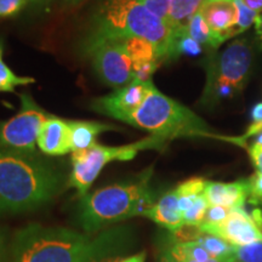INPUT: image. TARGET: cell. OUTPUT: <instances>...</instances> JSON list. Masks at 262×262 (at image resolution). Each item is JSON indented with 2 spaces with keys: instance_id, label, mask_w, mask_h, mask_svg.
<instances>
[{
  "instance_id": "8d00e7d4",
  "label": "cell",
  "mask_w": 262,
  "mask_h": 262,
  "mask_svg": "<svg viewBox=\"0 0 262 262\" xmlns=\"http://www.w3.org/2000/svg\"><path fill=\"white\" fill-rule=\"evenodd\" d=\"M158 262H178V261H176L175 258H173L172 255L170 254L169 249L165 248V249H163L162 253H160Z\"/></svg>"
},
{
  "instance_id": "e575fe53",
  "label": "cell",
  "mask_w": 262,
  "mask_h": 262,
  "mask_svg": "<svg viewBox=\"0 0 262 262\" xmlns=\"http://www.w3.org/2000/svg\"><path fill=\"white\" fill-rule=\"evenodd\" d=\"M145 261H146V251H141V253L131 255L129 257L119 258L117 262H145Z\"/></svg>"
},
{
  "instance_id": "f35d334b",
  "label": "cell",
  "mask_w": 262,
  "mask_h": 262,
  "mask_svg": "<svg viewBox=\"0 0 262 262\" xmlns=\"http://www.w3.org/2000/svg\"><path fill=\"white\" fill-rule=\"evenodd\" d=\"M52 2L54 0H31V4H33L35 6V8L38 9H48L49 6L52 4Z\"/></svg>"
},
{
  "instance_id": "9a60e30c",
  "label": "cell",
  "mask_w": 262,
  "mask_h": 262,
  "mask_svg": "<svg viewBox=\"0 0 262 262\" xmlns=\"http://www.w3.org/2000/svg\"><path fill=\"white\" fill-rule=\"evenodd\" d=\"M145 216L162 227L169 229L171 233H176L183 226V220L179 209V195L175 189L165 193Z\"/></svg>"
},
{
  "instance_id": "52a82bcc",
  "label": "cell",
  "mask_w": 262,
  "mask_h": 262,
  "mask_svg": "<svg viewBox=\"0 0 262 262\" xmlns=\"http://www.w3.org/2000/svg\"><path fill=\"white\" fill-rule=\"evenodd\" d=\"M168 141L162 137L150 135L137 142L124 146H103L100 143L89 149L72 152V171L70 175L71 187L77 189L78 194L84 196L95 180L107 164L112 162H129L145 149L163 150Z\"/></svg>"
},
{
  "instance_id": "d4e9b609",
  "label": "cell",
  "mask_w": 262,
  "mask_h": 262,
  "mask_svg": "<svg viewBox=\"0 0 262 262\" xmlns=\"http://www.w3.org/2000/svg\"><path fill=\"white\" fill-rule=\"evenodd\" d=\"M235 262H262V241L234 247Z\"/></svg>"
},
{
  "instance_id": "484cf974",
  "label": "cell",
  "mask_w": 262,
  "mask_h": 262,
  "mask_svg": "<svg viewBox=\"0 0 262 262\" xmlns=\"http://www.w3.org/2000/svg\"><path fill=\"white\" fill-rule=\"evenodd\" d=\"M208 181L203 178H192L180 183L178 187L175 188L176 193L179 196H193L203 194L205 191Z\"/></svg>"
},
{
  "instance_id": "4fadbf2b",
  "label": "cell",
  "mask_w": 262,
  "mask_h": 262,
  "mask_svg": "<svg viewBox=\"0 0 262 262\" xmlns=\"http://www.w3.org/2000/svg\"><path fill=\"white\" fill-rule=\"evenodd\" d=\"M38 147L48 156H64L72 152L70 120L50 116L42 124Z\"/></svg>"
},
{
  "instance_id": "d6a6232c",
  "label": "cell",
  "mask_w": 262,
  "mask_h": 262,
  "mask_svg": "<svg viewBox=\"0 0 262 262\" xmlns=\"http://www.w3.org/2000/svg\"><path fill=\"white\" fill-rule=\"evenodd\" d=\"M249 156L253 160L256 171L262 172V145L253 142V145L249 147Z\"/></svg>"
},
{
  "instance_id": "7402d4cb",
  "label": "cell",
  "mask_w": 262,
  "mask_h": 262,
  "mask_svg": "<svg viewBox=\"0 0 262 262\" xmlns=\"http://www.w3.org/2000/svg\"><path fill=\"white\" fill-rule=\"evenodd\" d=\"M203 52V47L194 39L189 35L182 33V34L176 35L173 38L172 45V56L178 57L180 55H186V56H198Z\"/></svg>"
},
{
  "instance_id": "3957f363",
  "label": "cell",
  "mask_w": 262,
  "mask_h": 262,
  "mask_svg": "<svg viewBox=\"0 0 262 262\" xmlns=\"http://www.w3.org/2000/svg\"><path fill=\"white\" fill-rule=\"evenodd\" d=\"M133 37L152 42L162 61L173 58L175 37L164 19L149 11L140 0H102L86 41Z\"/></svg>"
},
{
  "instance_id": "5bb4252c",
  "label": "cell",
  "mask_w": 262,
  "mask_h": 262,
  "mask_svg": "<svg viewBox=\"0 0 262 262\" xmlns=\"http://www.w3.org/2000/svg\"><path fill=\"white\" fill-rule=\"evenodd\" d=\"M204 195L209 205H221L228 209L243 208L249 199V179L235 182H209Z\"/></svg>"
},
{
  "instance_id": "603a6c76",
  "label": "cell",
  "mask_w": 262,
  "mask_h": 262,
  "mask_svg": "<svg viewBox=\"0 0 262 262\" xmlns=\"http://www.w3.org/2000/svg\"><path fill=\"white\" fill-rule=\"evenodd\" d=\"M209 208V203L206 201L204 193L201 195H198L195 198V201L193 202V204L189 206L187 211H185L182 214V220L183 225L187 226H201L203 220H204L205 212Z\"/></svg>"
},
{
  "instance_id": "ffe728a7",
  "label": "cell",
  "mask_w": 262,
  "mask_h": 262,
  "mask_svg": "<svg viewBox=\"0 0 262 262\" xmlns=\"http://www.w3.org/2000/svg\"><path fill=\"white\" fill-rule=\"evenodd\" d=\"M196 243L201 244L203 248L211 255V257L220 258V260H234V245H231L224 239L215 234L206 233L202 231L195 238Z\"/></svg>"
},
{
  "instance_id": "74e56055",
  "label": "cell",
  "mask_w": 262,
  "mask_h": 262,
  "mask_svg": "<svg viewBox=\"0 0 262 262\" xmlns=\"http://www.w3.org/2000/svg\"><path fill=\"white\" fill-rule=\"evenodd\" d=\"M84 2H86V0H63L62 6H63V9H75L83 4Z\"/></svg>"
},
{
  "instance_id": "d590c367",
  "label": "cell",
  "mask_w": 262,
  "mask_h": 262,
  "mask_svg": "<svg viewBox=\"0 0 262 262\" xmlns=\"http://www.w3.org/2000/svg\"><path fill=\"white\" fill-rule=\"evenodd\" d=\"M249 9L254 10L257 14H262V0H242Z\"/></svg>"
},
{
  "instance_id": "9c48e42d",
  "label": "cell",
  "mask_w": 262,
  "mask_h": 262,
  "mask_svg": "<svg viewBox=\"0 0 262 262\" xmlns=\"http://www.w3.org/2000/svg\"><path fill=\"white\" fill-rule=\"evenodd\" d=\"M85 51L93 60L95 73L108 86L123 88L134 81V63L116 39L85 42Z\"/></svg>"
},
{
  "instance_id": "f546056e",
  "label": "cell",
  "mask_w": 262,
  "mask_h": 262,
  "mask_svg": "<svg viewBox=\"0 0 262 262\" xmlns=\"http://www.w3.org/2000/svg\"><path fill=\"white\" fill-rule=\"evenodd\" d=\"M143 5L146 6L149 11L158 16L159 18L164 19L168 24L170 3L171 0H140Z\"/></svg>"
},
{
  "instance_id": "cb8c5ba5",
  "label": "cell",
  "mask_w": 262,
  "mask_h": 262,
  "mask_svg": "<svg viewBox=\"0 0 262 262\" xmlns=\"http://www.w3.org/2000/svg\"><path fill=\"white\" fill-rule=\"evenodd\" d=\"M237 5V24L234 27V37L247 31L251 26L255 25L257 16L260 14L255 12L254 10L249 9L242 0H235Z\"/></svg>"
},
{
  "instance_id": "ab89813d",
  "label": "cell",
  "mask_w": 262,
  "mask_h": 262,
  "mask_svg": "<svg viewBox=\"0 0 262 262\" xmlns=\"http://www.w3.org/2000/svg\"><path fill=\"white\" fill-rule=\"evenodd\" d=\"M255 31H256L257 37L262 40V14L258 15L256 21H255Z\"/></svg>"
},
{
  "instance_id": "ac0fdd59",
  "label": "cell",
  "mask_w": 262,
  "mask_h": 262,
  "mask_svg": "<svg viewBox=\"0 0 262 262\" xmlns=\"http://www.w3.org/2000/svg\"><path fill=\"white\" fill-rule=\"evenodd\" d=\"M123 45L126 54L133 61L134 66H139L143 63H150V62H158L162 63V58L159 56V52L152 42L147 41L142 38H122L116 39Z\"/></svg>"
},
{
  "instance_id": "2e32d148",
  "label": "cell",
  "mask_w": 262,
  "mask_h": 262,
  "mask_svg": "<svg viewBox=\"0 0 262 262\" xmlns=\"http://www.w3.org/2000/svg\"><path fill=\"white\" fill-rule=\"evenodd\" d=\"M72 152L89 149L97 143V136L107 131L117 130L116 126L89 120H70Z\"/></svg>"
},
{
  "instance_id": "8992f818",
  "label": "cell",
  "mask_w": 262,
  "mask_h": 262,
  "mask_svg": "<svg viewBox=\"0 0 262 262\" xmlns=\"http://www.w3.org/2000/svg\"><path fill=\"white\" fill-rule=\"evenodd\" d=\"M254 61V45L248 39L232 41L224 51L208 61L206 83L201 106L212 108L242 94Z\"/></svg>"
},
{
  "instance_id": "e0dca14e",
  "label": "cell",
  "mask_w": 262,
  "mask_h": 262,
  "mask_svg": "<svg viewBox=\"0 0 262 262\" xmlns=\"http://www.w3.org/2000/svg\"><path fill=\"white\" fill-rule=\"evenodd\" d=\"M204 0H171L168 17V26L173 37L185 33L188 22L199 11Z\"/></svg>"
},
{
  "instance_id": "44dd1931",
  "label": "cell",
  "mask_w": 262,
  "mask_h": 262,
  "mask_svg": "<svg viewBox=\"0 0 262 262\" xmlns=\"http://www.w3.org/2000/svg\"><path fill=\"white\" fill-rule=\"evenodd\" d=\"M34 78L15 74L4 61L0 60V93H16V88L33 84Z\"/></svg>"
},
{
  "instance_id": "7a4b0ae2",
  "label": "cell",
  "mask_w": 262,
  "mask_h": 262,
  "mask_svg": "<svg viewBox=\"0 0 262 262\" xmlns=\"http://www.w3.org/2000/svg\"><path fill=\"white\" fill-rule=\"evenodd\" d=\"M60 186V175L50 164L0 149V215L35 210L52 201Z\"/></svg>"
},
{
  "instance_id": "b9f144b4",
  "label": "cell",
  "mask_w": 262,
  "mask_h": 262,
  "mask_svg": "<svg viewBox=\"0 0 262 262\" xmlns=\"http://www.w3.org/2000/svg\"><path fill=\"white\" fill-rule=\"evenodd\" d=\"M118 260H119L118 257H111V258H106V260H101L98 262H117Z\"/></svg>"
},
{
  "instance_id": "30bf717a",
  "label": "cell",
  "mask_w": 262,
  "mask_h": 262,
  "mask_svg": "<svg viewBox=\"0 0 262 262\" xmlns=\"http://www.w3.org/2000/svg\"><path fill=\"white\" fill-rule=\"evenodd\" d=\"M199 227L206 233L217 235L234 247L262 241V214L260 210L249 214L244 208L233 209L220 225Z\"/></svg>"
},
{
  "instance_id": "1f68e13d",
  "label": "cell",
  "mask_w": 262,
  "mask_h": 262,
  "mask_svg": "<svg viewBox=\"0 0 262 262\" xmlns=\"http://www.w3.org/2000/svg\"><path fill=\"white\" fill-rule=\"evenodd\" d=\"M251 120L253 123L248 127L247 133L243 136V140L248 139V137L258 135L262 133V102H258L255 104L251 110Z\"/></svg>"
},
{
  "instance_id": "6da1fadb",
  "label": "cell",
  "mask_w": 262,
  "mask_h": 262,
  "mask_svg": "<svg viewBox=\"0 0 262 262\" xmlns=\"http://www.w3.org/2000/svg\"><path fill=\"white\" fill-rule=\"evenodd\" d=\"M130 242L131 231L126 227L93 235L31 224L10 238L4 262H98L117 257Z\"/></svg>"
},
{
  "instance_id": "7c38bea8",
  "label": "cell",
  "mask_w": 262,
  "mask_h": 262,
  "mask_svg": "<svg viewBox=\"0 0 262 262\" xmlns=\"http://www.w3.org/2000/svg\"><path fill=\"white\" fill-rule=\"evenodd\" d=\"M199 12L221 44L234 37L237 24L235 0H204Z\"/></svg>"
},
{
  "instance_id": "83f0119b",
  "label": "cell",
  "mask_w": 262,
  "mask_h": 262,
  "mask_svg": "<svg viewBox=\"0 0 262 262\" xmlns=\"http://www.w3.org/2000/svg\"><path fill=\"white\" fill-rule=\"evenodd\" d=\"M31 0H0V18L16 17Z\"/></svg>"
},
{
  "instance_id": "5b68a950",
  "label": "cell",
  "mask_w": 262,
  "mask_h": 262,
  "mask_svg": "<svg viewBox=\"0 0 262 262\" xmlns=\"http://www.w3.org/2000/svg\"><path fill=\"white\" fill-rule=\"evenodd\" d=\"M127 124L166 140L179 137H212L206 123L189 108L160 93L150 84L147 96Z\"/></svg>"
},
{
  "instance_id": "4dcf8cb0",
  "label": "cell",
  "mask_w": 262,
  "mask_h": 262,
  "mask_svg": "<svg viewBox=\"0 0 262 262\" xmlns=\"http://www.w3.org/2000/svg\"><path fill=\"white\" fill-rule=\"evenodd\" d=\"M160 63L158 62H150V63H143L134 66V81L136 83H147L150 81V78L158 70Z\"/></svg>"
},
{
  "instance_id": "8fae6325",
  "label": "cell",
  "mask_w": 262,
  "mask_h": 262,
  "mask_svg": "<svg viewBox=\"0 0 262 262\" xmlns=\"http://www.w3.org/2000/svg\"><path fill=\"white\" fill-rule=\"evenodd\" d=\"M150 84L152 80L147 83L133 81L125 86L118 88L106 96L94 98L91 102V110L102 116L111 117L127 124L146 98Z\"/></svg>"
},
{
  "instance_id": "836d02e7",
  "label": "cell",
  "mask_w": 262,
  "mask_h": 262,
  "mask_svg": "<svg viewBox=\"0 0 262 262\" xmlns=\"http://www.w3.org/2000/svg\"><path fill=\"white\" fill-rule=\"evenodd\" d=\"M9 233L4 227H0V262H4L9 248Z\"/></svg>"
},
{
  "instance_id": "60d3db41",
  "label": "cell",
  "mask_w": 262,
  "mask_h": 262,
  "mask_svg": "<svg viewBox=\"0 0 262 262\" xmlns=\"http://www.w3.org/2000/svg\"><path fill=\"white\" fill-rule=\"evenodd\" d=\"M254 143H257V145H262V133L258 134V135L256 136V139H255Z\"/></svg>"
},
{
  "instance_id": "d6986e66",
  "label": "cell",
  "mask_w": 262,
  "mask_h": 262,
  "mask_svg": "<svg viewBox=\"0 0 262 262\" xmlns=\"http://www.w3.org/2000/svg\"><path fill=\"white\" fill-rule=\"evenodd\" d=\"M185 32L192 39L198 41L202 47H206L208 49H217L221 45L220 40L215 37V34L209 28L208 24H206L199 11L188 22Z\"/></svg>"
},
{
  "instance_id": "f1b7e54d",
  "label": "cell",
  "mask_w": 262,
  "mask_h": 262,
  "mask_svg": "<svg viewBox=\"0 0 262 262\" xmlns=\"http://www.w3.org/2000/svg\"><path fill=\"white\" fill-rule=\"evenodd\" d=\"M249 202L262 205V172L256 171L249 178Z\"/></svg>"
},
{
  "instance_id": "4316f807",
  "label": "cell",
  "mask_w": 262,
  "mask_h": 262,
  "mask_svg": "<svg viewBox=\"0 0 262 262\" xmlns=\"http://www.w3.org/2000/svg\"><path fill=\"white\" fill-rule=\"evenodd\" d=\"M232 209L225 208L221 205H209L208 210L205 212L204 220L201 226H215L224 222L228 215L231 214Z\"/></svg>"
},
{
  "instance_id": "7bdbcfd3",
  "label": "cell",
  "mask_w": 262,
  "mask_h": 262,
  "mask_svg": "<svg viewBox=\"0 0 262 262\" xmlns=\"http://www.w3.org/2000/svg\"><path fill=\"white\" fill-rule=\"evenodd\" d=\"M3 49H4V47H3V42L0 41V60H2V56H3Z\"/></svg>"
},
{
  "instance_id": "277c9868",
  "label": "cell",
  "mask_w": 262,
  "mask_h": 262,
  "mask_svg": "<svg viewBox=\"0 0 262 262\" xmlns=\"http://www.w3.org/2000/svg\"><path fill=\"white\" fill-rule=\"evenodd\" d=\"M150 176L152 171L146 170L135 180L113 183L81 196L78 221L85 233L94 234L110 225L145 216L156 203Z\"/></svg>"
},
{
  "instance_id": "ba28073f",
  "label": "cell",
  "mask_w": 262,
  "mask_h": 262,
  "mask_svg": "<svg viewBox=\"0 0 262 262\" xmlns=\"http://www.w3.org/2000/svg\"><path fill=\"white\" fill-rule=\"evenodd\" d=\"M18 96L21 108L16 116L0 122V149L35 156L39 133L51 114L45 112L31 94L22 93Z\"/></svg>"
}]
</instances>
